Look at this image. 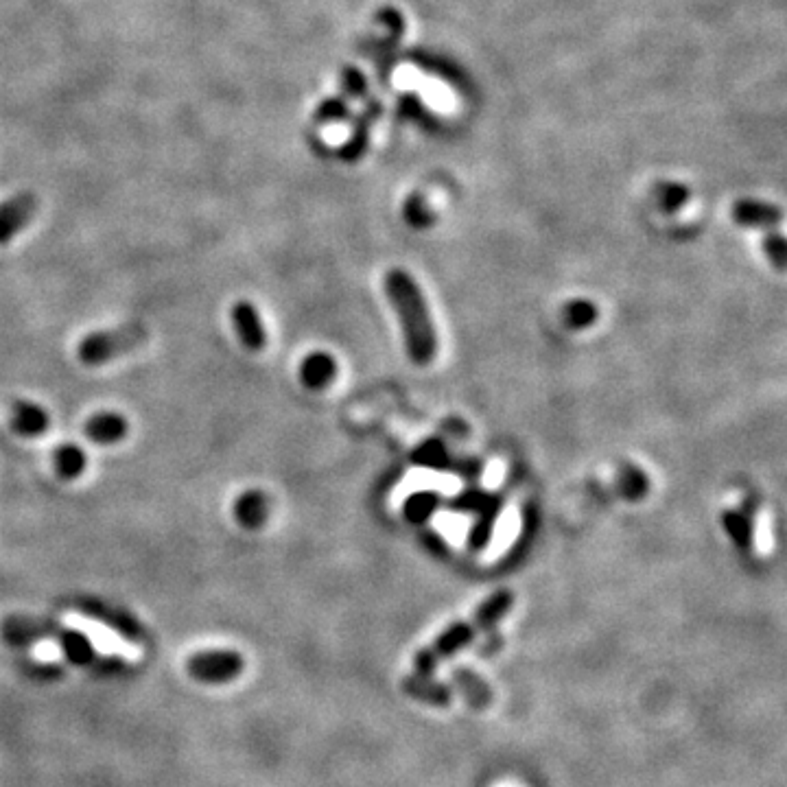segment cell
<instances>
[{"mask_svg":"<svg viewBox=\"0 0 787 787\" xmlns=\"http://www.w3.org/2000/svg\"><path fill=\"white\" fill-rule=\"evenodd\" d=\"M379 18H381V22H385L387 27H390L392 35H401L405 31V20L401 18V14H398L396 9H383Z\"/></svg>","mask_w":787,"mask_h":787,"instance_id":"obj_20","label":"cell"},{"mask_svg":"<svg viewBox=\"0 0 787 787\" xmlns=\"http://www.w3.org/2000/svg\"><path fill=\"white\" fill-rule=\"evenodd\" d=\"M348 116V108H346V101L342 97H335V99H326L320 110H317V119L322 123H335V121H342Z\"/></svg>","mask_w":787,"mask_h":787,"instance_id":"obj_19","label":"cell"},{"mask_svg":"<svg viewBox=\"0 0 787 787\" xmlns=\"http://www.w3.org/2000/svg\"><path fill=\"white\" fill-rule=\"evenodd\" d=\"M35 210H38V199L29 193L16 195L0 204V245L9 243L16 234L25 230Z\"/></svg>","mask_w":787,"mask_h":787,"instance_id":"obj_7","label":"cell"},{"mask_svg":"<svg viewBox=\"0 0 787 787\" xmlns=\"http://www.w3.org/2000/svg\"><path fill=\"white\" fill-rule=\"evenodd\" d=\"M55 462V473L64 481H73L77 477L84 475L88 466V457L84 449H79L77 444H62L60 449L53 455Z\"/></svg>","mask_w":787,"mask_h":787,"instance_id":"obj_13","label":"cell"},{"mask_svg":"<svg viewBox=\"0 0 787 787\" xmlns=\"http://www.w3.org/2000/svg\"><path fill=\"white\" fill-rule=\"evenodd\" d=\"M60 654H62L60 645H55V643H42V645H38V648L33 650V656H35V659H40V661H53Z\"/></svg>","mask_w":787,"mask_h":787,"instance_id":"obj_21","label":"cell"},{"mask_svg":"<svg viewBox=\"0 0 787 787\" xmlns=\"http://www.w3.org/2000/svg\"><path fill=\"white\" fill-rule=\"evenodd\" d=\"M512 604H514L512 591H497L495 595H490L471 617L464 621H457V624L446 628L440 637L433 639L427 648H422L416 654L414 659L416 674L429 676L436 672V667L442 661L451 659L453 654L464 650L466 645L475 641L481 632L495 628L499 621L510 613Z\"/></svg>","mask_w":787,"mask_h":787,"instance_id":"obj_2","label":"cell"},{"mask_svg":"<svg viewBox=\"0 0 787 787\" xmlns=\"http://www.w3.org/2000/svg\"><path fill=\"white\" fill-rule=\"evenodd\" d=\"M129 431V422L125 416L116 414V411H101V414H95L92 418H88L84 433L90 442L101 444V446H110L121 442Z\"/></svg>","mask_w":787,"mask_h":787,"instance_id":"obj_9","label":"cell"},{"mask_svg":"<svg viewBox=\"0 0 787 787\" xmlns=\"http://www.w3.org/2000/svg\"><path fill=\"white\" fill-rule=\"evenodd\" d=\"M656 197L661 199L663 208H678L680 204H685L689 199L687 186L676 184V182H661L656 186Z\"/></svg>","mask_w":787,"mask_h":787,"instance_id":"obj_16","label":"cell"},{"mask_svg":"<svg viewBox=\"0 0 787 787\" xmlns=\"http://www.w3.org/2000/svg\"><path fill=\"white\" fill-rule=\"evenodd\" d=\"M147 342V331L140 324H125L108 328V331H95L81 339L77 346V357L84 366H101L119 359L127 352L136 350Z\"/></svg>","mask_w":787,"mask_h":787,"instance_id":"obj_3","label":"cell"},{"mask_svg":"<svg viewBox=\"0 0 787 787\" xmlns=\"http://www.w3.org/2000/svg\"><path fill=\"white\" fill-rule=\"evenodd\" d=\"M405 691L409 696H414L422 702H429V704H436V707H449L451 702V691L446 685L442 683H433L427 676H411L403 683Z\"/></svg>","mask_w":787,"mask_h":787,"instance_id":"obj_14","label":"cell"},{"mask_svg":"<svg viewBox=\"0 0 787 787\" xmlns=\"http://www.w3.org/2000/svg\"><path fill=\"white\" fill-rule=\"evenodd\" d=\"M453 678H455L457 687H460V691L464 693L466 700L473 704V707L481 709V707H486V704L490 702V698H492L490 689L484 685V680L477 678L475 674L464 672V669H460V672L453 674Z\"/></svg>","mask_w":787,"mask_h":787,"instance_id":"obj_15","label":"cell"},{"mask_svg":"<svg viewBox=\"0 0 787 787\" xmlns=\"http://www.w3.org/2000/svg\"><path fill=\"white\" fill-rule=\"evenodd\" d=\"M342 90H344V95L350 97V99H357V97L366 95L368 81H366V77H363L361 70L344 68V73H342Z\"/></svg>","mask_w":787,"mask_h":787,"instance_id":"obj_18","label":"cell"},{"mask_svg":"<svg viewBox=\"0 0 787 787\" xmlns=\"http://www.w3.org/2000/svg\"><path fill=\"white\" fill-rule=\"evenodd\" d=\"M763 252L770 258V263L777 269H785L787 261V245L785 239L779 232H770L766 239H763Z\"/></svg>","mask_w":787,"mask_h":787,"instance_id":"obj_17","label":"cell"},{"mask_svg":"<svg viewBox=\"0 0 787 787\" xmlns=\"http://www.w3.org/2000/svg\"><path fill=\"white\" fill-rule=\"evenodd\" d=\"M731 217L735 223L744 228H763L772 230L783 221V213L779 206L759 202V199H739L731 206Z\"/></svg>","mask_w":787,"mask_h":787,"instance_id":"obj_8","label":"cell"},{"mask_svg":"<svg viewBox=\"0 0 787 787\" xmlns=\"http://www.w3.org/2000/svg\"><path fill=\"white\" fill-rule=\"evenodd\" d=\"M232 324L237 331L239 342L250 352H261L267 346V331L261 320V313L252 302L241 300L232 307Z\"/></svg>","mask_w":787,"mask_h":787,"instance_id":"obj_6","label":"cell"},{"mask_svg":"<svg viewBox=\"0 0 787 787\" xmlns=\"http://www.w3.org/2000/svg\"><path fill=\"white\" fill-rule=\"evenodd\" d=\"M66 624L70 628L84 632L86 637L95 643V648L105 654H116V656H123V659H132V661H136L140 656L138 645L119 637V634L112 632L110 628H105L95 619L81 617V615H66Z\"/></svg>","mask_w":787,"mask_h":787,"instance_id":"obj_5","label":"cell"},{"mask_svg":"<svg viewBox=\"0 0 787 787\" xmlns=\"http://www.w3.org/2000/svg\"><path fill=\"white\" fill-rule=\"evenodd\" d=\"M11 427L20 436H40V433L49 429V414H46L44 407L31 401H18L11 407Z\"/></svg>","mask_w":787,"mask_h":787,"instance_id":"obj_11","label":"cell"},{"mask_svg":"<svg viewBox=\"0 0 787 787\" xmlns=\"http://www.w3.org/2000/svg\"><path fill=\"white\" fill-rule=\"evenodd\" d=\"M335 374H337L335 359L328 357L326 352H315V355L304 359L300 370L304 385L311 387V390H324V387L335 379Z\"/></svg>","mask_w":787,"mask_h":787,"instance_id":"obj_12","label":"cell"},{"mask_svg":"<svg viewBox=\"0 0 787 787\" xmlns=\"http://www.w3.org/2000/svg\"><path fill=\"white\" fill-rule=\"evenodd\" d=\"M243 667V656L234 650L197 652L186 661V672H189V676L206 685L230 683V680L241 676Z\"/></svg>","mask_w":787,"mask_h":787,"instance_id":"obj_4","label":"cell"},{"mask_svg":"<svg viewBox=\"0 0 787 787\" xmlns=\"http://www.w3.org/2000/svg\"><path fill=\"white\" fill-rule=\"evenodd\" d=\"M269 516V499L261 490H248L234 501V519L243 530H261Z\"/></svg>","mask_w":787,"mask_h":787,"instance_id":"obj_10","label":"cell"},{"mask_svg":"<svg viewBox=\"0 0 787 787\" xmlns=\"http://www.w3.org/2000/svg\"><path fill=\"white\" fill-rule=\"evenodd\" d=\"M385 291L398 315V322L403 326L405 346L411 361L418 363V366H427L436 357L438 339L425 293L420 291L416 280L403 269H394V272L387 274Z\"/></svg>","mask_w":787,"mask_h":787,"instance_id":"obj_1","label":"cell"}]
</instances>
